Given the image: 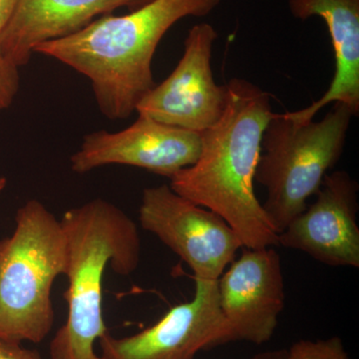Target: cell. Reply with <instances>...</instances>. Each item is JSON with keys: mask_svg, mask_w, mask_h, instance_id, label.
<instances>
[{"mask_svg": "<svg viewBox=\"0 0 359 359\" xmlns=\"http://www.w3.org/2000/svg\"><path fill=\"white\" fill-rule=\"evenodd\" d=\"M226 85L219 121L202 133L199 158L170 180L175 193L223 218L245 248L278 247V233L255 193L271 95L240 78Z\"/></svg>", "mask_w": 359, "mask_h": 359, "instance_id": "6da1fadb", "label": "cell"}, {"mask_svg": "<svg viewBox=\"0 0 359 359\" xmlns=\"http://www.w3.org/2000/svg\"><path fill=\"white\" fill-rule=\"evenodd\" d=\"M222 0H148L133 13L110 14L79 32L40 44L34 53L56 59L88 78L97 105L110 120H124L155 86L158 45L179 20L204 18Z\"/></svg>", "mask_w": 359, "mask_h": 359, "instance_id": "7a4b0ae2", "label": "cell"}, {"mask_svg": "<svg viewBox=\"0 0 359 359\" xmlns=\"http://www.w3.org/2000/svg\"><path fill=\"white\" fill-rule=\"evenodd\" d=\"M60 223L67 250L68 316L52 339L51 358L99 359L94 344L108 332L102 313L104 273L108 264L120 276L136 271L140 233L126 212L103 199L68 210Z\"/></svg>", "mask_w": 359, "mask_h": 359, "instance_id": "3957f363", "label": "cell"}, {"mask_svg": "<svg viewBox=\"0 0 359 359\" xmlns=\"http://www.w3.org/2000/svg\"><path fill=\"white\" fill-rule=\"evenodd\" d=\"M67 259L60 219L39 200L15 214V228L0 240V339L39 344L54 325L52 287Z\"/></svg>", "mask_w": 359, "mask_h": 359, "instance_id": "277c9868", "label": "cell"}, {"mask_svg": "<svg viewBox=\"0 0 359 359\" xmlns=\"http://www.w3.org/2000/svg\"><path fill=\"white\" fill-rule=\"evenodd\" d=\"M354 115L335 103L320 121L273 115L264 130L255 181L266 189L263 208L278 235L308 207L339 162Z\"/></svg>", "mask_w": 359, "mask_h": 359, "instance_id": "5b68a950", "label": "cell"}, {"mask_svg": "<svg viewBox=\"0 0 359 359\" xmlns=\"http://www.w3.org/2000/svg\"><path fill=\"white\" fill-rule=\"evenodd\" d=\"M139 221L199 280H218L244 247L223 218L175 193L169 185L143 191Z\"/></svg>", "mask_w": 359, "mask_h": 359, "instance_id": "8992f818", "label": "cell"}, {"mask_svg": "<svg viewBox=\"0 0 359 359\" xmlns=\"http://www.w3.org/2000/svg\"><path fill=\"white\" fill-rule=\"evenodd\" d=\"M218 32L209 23L194 25L173 72L155 85L136 106L138 115L202 134L219 121L226 105V85L216 83L212 49Z\"/></svg>", "mask_w": 359, "mask_h": 359, "instance_id": "52a82bcc", "label": "cell"}, {"mask_svg": "<svg viewBox=\"0 0 359 359\" xmlns=\"http://www.w3.org/2000/svg\"><path fill=\"white\" fill-rule=\"evenodd\" d=\"M228 337L218 280L195 278L193 299L170 309L152 327L122 339L103 334L99 359H195L201 351L228 344Z\"/></svg>", "mask_w": 359, "mask_h": 359, "instance_id": "ba28073f", "label": "cell"}, {"mask_svg": "<svg viewBox=\"0 0 359 359\" xmlns=\"http://www.w3.org/2000/svg\"><path fill=\"white\" fill-rule=\"evenodd\" d=\"M276 247H243L218 280L219 306L228 341L261 346L269 341L285 309V278Z\"/></svg>", "mask_w": 359, "mask_h": 359, "instance_id": "9c48e42d", "label": "cell"}, {"mask_svg": "<svg viewBox=\"0 0 359 359\" xmlns=\"http://www.w3.org/2000/svg\"><path fill=\"white\" fill-rule=\"evenodd\" d=\"M202 134L168 126L139 115L128 128L111 133L87 134L70 165L77 174L107 166L126 165L171 179L199 158Z\"/></svg>", "mask_w": 359, "mask_h": 359, "instance_id": "30bf717a", "label": "cell"}, {"mask_svg": "<svg viewBox=\"0 0 359 359\" xmlns=\"http://www.w3.org/2000/svg\"><path fill=\"white\" fill-rule=\"evenodd\" d=\"M359 187L346 171L327 174L316 201L278 235V245L330 266H359Z\"/></svg>", "mask_w": 359, "mask_h": 359, "instance_id": "8fae6325", "label": "cell"}, {"mask_svg": "<svg viewBox=\"0 0 359 359\" xmlns=\"http://www.w3.org/2000/svg\"><path fill=\"white\" fill-rule=\"evenodd\" d=\"M142 1L145 0H18L0 32V48L20 67L29 62L40 44L69 36L96 16Z\"/></svg>", "mask_w": 359, "mask_h": 359, "instance_id": "7c38bea8", "label": "cell"}, {"mask_svg": "<svg viewBox=\"0 0 359 359\" xmlns=\"http://www.w3.org/2000/svg\"><path fill=\"white\" fill-rule=\"evenodd\" d=\"M290 13L306 20L313 16L327 23L334 52V75L318 100L304 109L285 112L297 122L313 120L332 103L346 105L354 116L359 113V0H289Z\"/></svg>", "mask_w": 359, "mask_h": 359, "instance_id": "4fadbf2b", "label": "cell"}, {"mask_svg": "<svg viewBox=\"0 0 359 359\" xmlns=\"http://www.w3.org/2000/svg\"><path fill=\"white\" fill-rule=\"evenodd\" d=\"M287 359H351L344 348V342L339 337L327 339H302L294 342Z\"/></svg>", "mask_w": 359, "mask_h": 359, "instance_id": "5bb4252c", "label": "cell"}, {"mask_svg": "<svg viewBox=\"0 0 359 359\" xmlns=\"http://www.w3.org/2000/svg\"><path fill=\"white\" fill-rule=\"evenodd\" d=\"M18 68L0 48V111L7 109L18 95L20 90Z\"/></svg>", "mask_w": 359, "mask_h": 359, "instance_id": "9a60e30c", "label": "cell"}, {"mask_svg": "<svg viewBox=\"0 0 359 359\" xmlns=\"http://www.w3.org/2000/svg\"><path fill=\"white\" fill-rule=\"evenodd\" d=\"M0 359H43L36 351L25 348L21 344L0 339Z\"/></svg>", "mask_w": 359, "mask_h": 359, "instance_id": "2e32d148", "label": "cell"}, {"mask_svg": "<svg viewBox=\"0 0 359 359\" xmlns=\"http://www.w3.org/2000/svg\"><path fill=\"white\" fill-rule=\"evenodd\" d=\"M18 0H0V32L11 18Z\"/></svg>", "mask_w": 359, "mask_h": 359, "instance_id": "e0dca14e", "label": "cell"}, {"mask_svg": "<svg viewBox=\"0 0 359 359\" xmlns=\"http://www.w3.org/2000/svg\"><path fill=\"white\" fill-rule=\"evenodd\" d=\"M252 359H287V351H273L257 355Z\"/></svg>", "mask_w": 359, "mask_h": 359, "instance_id": "ac0fdd59", "label": "cell"}, {"mask_svg": "<svg viewBox=\"0 0 359 359\" xmlns=\"http://www.w3.org/2000/svg\"><path fill=\"white\" fill-rule=\"evenodd\" d=\"M6 187V180L4 178H0V194L4 190Z\"/></svg>", "mask_w": 359, "mask_h": 359, "instance_id": "d6986e66", "label": "cell"}]
</instances>
